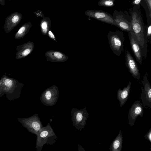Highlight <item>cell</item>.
<instances>
[{
    "instance_id": "cell-1",
    "label": "cell",
    "mask_w": 151,
    "mask_h": 151,
    "mask_svg": "<svg viewBox=\"0 0 151 151\" xmlns=\"http://www.w3.org/2000/svg\"><path fill=\"white\" fill-rule=\"evenodd\" d=\"M129 11L132 30L134 39L142 48L144 44V35L147 26L145 25L139 9L133 6Z\"/></svg>"
},
{
    "instance_id": "cell-2",
    "label": "cell",
    "mask_w": 151,
    "mask_h": 151,
    "mask_svg": "<svg viewBox=\"0 0 151 151\" xmlns=\"http://www.w3.org/2000/svg\"><path fill=\"white\" fill-rule=\"evenodd\" d=\"M123 32L117 30L115 32L109 31L107 37L109 47L113 53L119 56L123 50L124 37Z\"/></svg>"
},
{
    "instance_id": "cell-3",
    "label": "cell",
    "mask_w": 151,
    "mask_h": 151,
    "mask_svg": "<svg viewBox=\"0 0 151 151\" xmlns=\"http://www.w3.org/2000/svg\"><path fill=\"white\" fill-rule=\"evenodd\" d=\"M112 16L116 27L124 31L132 32L131 17L127 11H119L115 10Z\"/></svg>"
},
{
    "instance_id": "cell-4",
    "label": "cell",
    "mask_w": 151,
    "mask_h": 151,
    "mask_svg": "<svg viewBox=\"0 0 151 151\" xmlns=\"http://www.w3.org/2000/svg\"><path fill=\"white\" fill-rule=\"evenodd\" d=\"M59 91L58 87L53 85L46 89L42 93L40 100L44 105L52 106L56 104L58 98Z\"/></svg>"
},
{
    "instance_id": "cell-5",
    "label": "cell",
    "mask_w": 151,
    "mask_h": 151,
    "mask_svg": "<svg viewBox=\"0 0 151 151\" xmlns=\"http://www.w3.org/2000/svg\"><path fill=\"white\" fill-rule=\"evenodd\" d=\"M71 113V120L73 125L76 128L83 127L89 116L86 107L80 109L73 108Z\"/></svg>"
},
{
    "instance_id": "cell-6",
    "label": "cell",
    "mask_w": 151,
    "mask_h": 151,
    "mask_svg": "<svg viewBox=\"0 0 151 151\" xmlns=\"http://www.w3.org/2000/svg\"><path fill=\"white\" fill-rule=\"evenodd\" d=\"M20 122L22 125L30 132L37 134L42 128V125L37 114L31 117L22 120Z\"/></svg>"
},
{
    "instance_id": "cell-7",
    "label": "cell",
    "mask_w": 151,
    "mask_h": 151,
    "mask_svg": "<svg viewBox=\"0 0 151 151\" xmlns=\"http://www.w3.org/2000/svg\"><path fill=\"white\" fill-rule=\"evenodd\" d=\"M143 87H142L141 98L143 107L150 109L151 108V87L147 79L146 73L143 76L142 81Z\"/></svg>"
},
{
    "instance_id": "cell-8",
    "label": "cell",
    "mask_w": 151,
    "mask_h": 151,
    "mask_svg": "<svg viewBox=\"0 0 151 151\" xmlns=\"http://www.w3.org/2000/svg\"><path fill=\"white\" fill-rule=\"evenodd\" d=\"M85 14L89 17L116 26L112 15L107 12L101 10H88Z\"/></svg>"
},
{
    "instance_id": "cell-9",
    "label": "cell",
    "mask_w": 151,
    "mask_h": 151,
    "mask_svg": "<svg viewBox=\"0 0 151 151\" xmlns=\"http://www.w3.org/2000/svg\"><path fill=\"white\" fill-rule=\"evenodd\" d=\"M125 65L132 76L136 79H140V74L137 64L129 52H125Z\"/></svg>"
},
{
    "instance_id": "cell-10",
    "label": "cell",
    "mask_w": 151,
    "mask_h": 151,
    "mask_svg": "<svg viewBox=\"0 0 151 151\" xmlns=\"http://www.w3.org/2000/svg\"><path fill=\"white\" fill-rule=\"evenodd\" d=\"M22 18L21 14L18 12L13 13L9 15L4 21V29L6 33H8L16 27Z\"/></svg>"
},
{
    "instance_id": "cell-11",
    "label": "cell",
    "mask_w": 151,
    "mask_h": 151,
    "mask_svg": "<svg viewBox=\"0 0 151 151\" xmlns=\"http://www.w3.org/2000/svg\"><path fill=\"white\" fill-rule=\"evenodd\" d=\"M144 107L140 101H136L129 109L128 115L129 124L132 125L134 124L138 116L142 117L144 112Z\"/></svg>"
},
{
    "instance_id": "cell-12",
    "label": "cell",
    "mask_w": 151,
    "mask_h": 151,
    "mask_svg": "<svg viewBox=\"0 0 151 151\" xmlns=\"http://www.w3.org/2000/svg\"><path fill=\"white\" fill-rule=\"evenodd\" d=\"M128 34L132 52L136 61L141 65L143 60L141 53V47L135 40L134 35L132 32H128Z\"/></svg>"
},
{
    "instance_id": "cell-13",
    "label": "cell",
    "mask_w": 151,
    "mask_h": 151,
    "mask_svg": "<svg viewBox=\"0 0 151 151\" xmlns=\"http://www.w3.org/2000/svg\"><path fill=\"white\" fill-rule=\"evenodd\" d=\"M34 43L30 41L23 45L17 46L16 50V58L19 59L25 57L32 51L34 48Z\"/></svg>"
},
{
    "instance_id": "cell-14",
    "label": "cell",
    "mask_w": 151,
    "mask_h": 151,
    "mask_svg": "<svg viewBox=\"0 0 151 151\" xmlns=\"http://www.w3.org/2000/svg\"><path fill=\"white\" fill-rule=\"evenodd\" d=\"M47 61L52 62H62L67 60L68 56L60 52L54 51H49L45 53Z\"/></svg>"
},
{
    "instance_id": "cell-15",
    "label": "cell",
    "mask_w": 151,
    "mask_h": 151,
    "mask_svg": "<svg viewBox=\"0 0 151 151\" xmlns=\"http://www.w3.org/2000/svg\"><path fill=\"white\" fill-rule=\"evenodd\" d=\"M131 83L129 81L126 87L122 90L119 88L117 92V99L119 100L121 107H122L127 101L130 93Z\"/></svg>"
},
{
    "instance_id": "cell-16",
    "label": "cell",
    "mask_w": 151,
    "mask_h": 151,
    "mask_svg": "<svg viewBox=\"0 0 151 151\" xmlns=\"http://www.w3.org/2000/svg\"><path fill=\"white\" fill-rule=\"evenodd\" d=\"M32 26V24L30 22L24 24L16 33L14 36V38L16 39L23 38L29 32Z\"/></svg>"
},
{
    "instance_id": "cell-17",
    "label": "cell",
    "mask_w": 151,
    "mask_h": 151,
    "mask_svg": "<svg viewBox=\"0 0 151 151\" xmlns=\"http://www.w3.org/2000/svg\"><path fill=\"white\" fill-rule=\"evenodd\" d=\"M122 144V136L119 135L113 142L111 147L112 151H121Z\"/></svg>"
},
{
    "instance_id": "cell-18",
    "label": "cell",
    "mask_w": 151,
    "mask_h": 151,
    "mask_svg": "<svg viewBox=\"0 0 151 151\" xmlns=\"http://www.w3.org/2000/svg\"><path fill=\"white\" fill-rule=\"evenodd\" d=\"M114 0H100L98 3L99 6L106 7H112L115 5Z\"/></svg>"
},
{
    "instance_id": "cell-19",
    "label": "cell",
    "mask_w": 151,
    "mask_h": 151,
    "mask_svg": "<svg viewBox=\"0 0 151 151\" xmlns=\"http://www.w3.org/2000/svg\"><path fill=\"white\" fill-rule=\"evenodd\" d=\"M141 4L142 6L145 11L147 18V24H148L151 22V14L150 13L148 10L145 0L142 1Z\"/></svg>"
},
{
    "instance_id": "cell-20",
    "label": "cell",
    "mask_w": 151,
    "mask_h": 151,
    "mask_svg": "<svg viewBox=\"0 0 151 151\" xmlns=\"http://www.w3.org/2000/svg\"><path fill=\"white\" fill-rule=\"evenodd\" d=\"M146 32L148 39L149 38L151 40V23L147 24V26Z\"/></svg>"
},
{
    "instance_id": "cell-21",
    "label": "cell",
    "mask_w": 151,
    "mask_h": 151,
    "mask_svg": "<svg viewBox=\"0 0 151 151\" xmlns=\"http://www.w3.org/2000/svg\"><path fill=\"white\" fill-rule=\"evenodd\" d=\"M141 0H134L132 2V4L134 5V6L136 7L137 9H139L140 6L141 4Z\"/></svg>"
},
{
    "instance_id": "cell-22",
    "label": "cell",
    "mask_w": 151,
    "mask_h": 151,
    "mask_svg": "<svg viewBox=\"0 0 151 151\" xmlns=\"http://www.w3.org/2000/svg\"><path fill=\"white\" fill-rule=\"evenodd\" d=\"M150 12L151 14V0H145Z\"/></svg>"
},
{
    "instance_id": "cell-23",
    "label": "cell",
    "mask_w": 151,
    "mask_h": 151,
    "mask_svg": "<svg viewBox=\"0 0 151 151\" xmlns=\"http://www.w3.org/2000/svg\"><path fill=\"white\" fill-rule=\"evenodd\" d=\"M5 85L7 87H10L12 85V81L10 79H6L4 82Z\"/></svg>"
},
{
    "instance_id": "cell-24",
    "label": "cell",
    "mask_w": 151,
    "mask_h": 151,
    "mask_svg": "<svg viewBox=\"0 0 151 151\" xmlns=\"http://www.w3.org/2000/svg\"><path fill=\"white\" fill-rule=\"evenodd\" d=\"M48 34L50 38L52 39H55L54 35L51 30H50L49 31Z\"/></svg>"
},
{
    "instance_id": "cell-25",
    "label": "cell",
    "mask_w": 151,
    "mask_h": 151,
    "mask_svg": "<svg viewBox=\"0 0 151 151\" xmlns=\"http://www.w3.org/2000/svg\"><path fill=\"white\" fill-rule=\"evenodd\" d=\"M41 26L42 28L43 29H45L47 27V24L45 22L43 23Z\"/></svg>"
},
{
    "instance_id": "cell-26",
    "label": "cell",
    "mask_w": 151,
    "mask_h": 151,
    "mask_svg": "<svg viewBox=\"0 0 151 151\" xmlns=\"http://www.w3.org/2000/svg\"><path fill=\"white\" fill-rule=\"evenodd\" d=\"M0 4L1 5H4L5 4V1L4 0H0Z\"/></svg>"
},
{
    "instance_id": "cell-27",
    "label": "cell",
    "mask_w": 151,
    "mask_h": 151,
    "mask_svg": "<svg viewBox=\"0 0 151 151\" xmlns=\"http://www.w3.org/2000/svg\"><path fill=\"white\" fill-rule=\"evenodd\" d=\"M148 137L149 139H150V141H151V133H150L149 134V135H148Z\"/></svg>"
}]
</instances>
